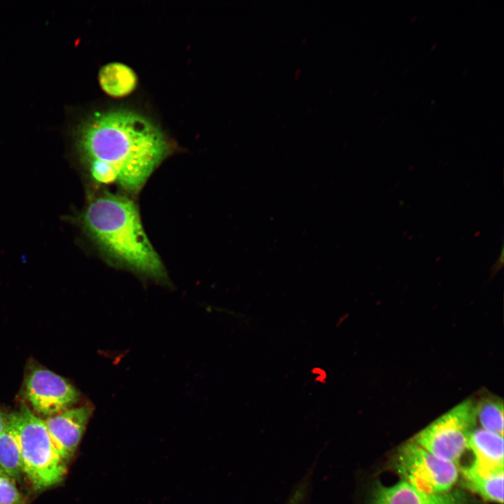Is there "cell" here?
Segmentation results:
<instances>
[{
  "label": "cell",
  "instance_id": "obj_1",
  "mask_svg": "<svg viewBox=\"0 0 504 504\" xmlns=\"http://www.w3.org/2000/svg\"><path fill=\"white\" fill-rule=\"evenodd\" d=\"M76 147L91 178L138 192L174 150L172 141L149 118L134 110L95 112L78 126Z\"/></svg>",
  "mask_w": 504,
  "mask_h": 504
},
{
  "label": "cell",
  "instance_id": "obj_2",
  "mask_svg": "<svg viewBox=\"0 0 504 504\" xmlns=\"http://www.w3.org/2000/svg\"><path fill=\"white\" fill-rule=\"evenodd\" d=\"M81 220L88 235L113 262L156 281L167 280L164 266L131 198L104 192L89 203Z\"/></svg>",
  "mask_w": 504,
  "mask_h": 504
},
{
  "label": "cell",
  "instance_id": "obj_3",
  "mask_svg": "<svg viewBox=\"0 0 504 504\" xmlns=\"http://www.w3.org/2000/svg\"><path fill=\"white\" fill-rule=\"evenodd\" d=\"M20 447L23 472L38 490L62 480L66 463L56 450L44 421L24 403L8 414Z\"/></svg>",
  "mask_w": 504,
  "mask_h": 504
},
{
  "label": "cell",
  "instance_id": "obj_4",
  "mask_svg": "<svg viewBox=\"0 0 504 504\" xmlns=\"http://www.w3.org/2000/svg\"><path fill=\"white\" fill-rule=\"evenodd\" d=\"M476 420L475 406L466 400L433 421L412 440L438 458L457 464L468 449Z\"/></svg>",
  "mask_w": 504,
  "mask_h": 504
},
{
  "label": "cell",
  "instance_id": "obj_5",
  "mask_svg": "<svg viewBox=\"0 0 504 504\" xmlns=\"http://www.w3.org/2000/svg\"><path fill=\"white\" fill-rule=\"evenodd\" d=\"M394 465L402 481L429 493L451 491L458 477L456 463L438 458L412 440L398 449Z\"/></svg>",
  "mask_w": 504,
  "mask_h": 504
},
{
  "label": "cell",
  "instance_id": "obj_6",
  "mask_svg": "<svg viewBox=\"0 0 504 504\" xmlns=\"http://www.w3.org/2000/svg\"><path fill=\"white\" fill-rule=\"evenodd\" d=\"M23 395L33 412L47 417L73 407L80 397L68 380L40 365L27 370Z\"/></svg>",
  "mask_w": 504,
  "mask_h": 504
},
{
  "label": "cell",
  "instance_id": "obj_7",
  "mask_svg": "<svg viewBox=\"0 0 504 504\" xmlns=\"http://www.w3.org/2000/svg\"><path fill=\"white\" fill-rule=\"evenodd\" d=\"M92 412V406L83 405L43 420L56 450L66 463L74 455Z\"/></svg>",
  "mask_w": 504,
  "mask_h": 504
},
{
  "label": "cell",
  "instance_id": "obj_8",
  "mask_svg": "<svg viewBox=\"0 0 504 504\" xmlns=\"http://www.w3.org/2000/svg\"><path fill=\"white\" fill-rule=\"evenodd\" d=\"M370 504H469V501L460 491L429 493L401 480L392 486L378 483L374 488Z\"/></svg>",
  "mask_w": 504,
  "mask_h": 504
},
{
  "label": "cell",
  "instance_id": "obj_9",
  "mask_svg": "<svg viewBox=\"0 0 504 504\" xmlns=\"http://www.w3.org/2000/svg\"><path fill=\"white\" fill-rule=\"evenodd\" d=\"M465 485L482 498L503 503V468H489L472 463L462 470Z\"/></svg>",
  "mask_w": 504,
  "mask_h": 504
},
{
  "label": "cell",
  "instance_id": "obj_10",
  "mask_svg": "<svg viewBox=\"0 0 504 504\" xmlns=\"http://www.w3.org/2000/svg\"><path fill=\"white\" fill-rule=\"evenodd\" d=\"M472 462L489 468H503V435L483 428L474 429L468 441Z\"/></svg>",
  "mask_w": 504,
  "mask_h": 504
},
{
  "label": "cell",
  "instance_id": "obj_11",
  "mask_svg": "<svg viewBox=\"0 0 504 504\" xmlns=\"http://www.w3.org/2000/svg\"><path fill=\"white\" fill-rule=\"evenodd\" d=\"M102 89L113 97L130 94L137 84V76L127 65L121 62H110L103 66L98 74Z\"/></svg>",
  "mask_w": 504,
  "mask_h": 504
},
{
  "label": "cell",
  "instance_id": "obj_12",
  "mask_svg": "<svg viewBox=\"0 0 504 504\" xmlns=\"http://www.w3.org/2000/svg\"><path fill=\"white\" fill-rule=\"evenodd\" d=\"M0 468L15 480L23 472L18 440L9 416L8 425L0 435Z\"/></svg>",
  "mask_w": 504,
  "mask_h": 504
},
{
  "label": "cell",
  "instance_id": "obj_13",
  "mask_svg": "<svg viewBox=\"0 0 504 504\" xmlns=\"http://www.w3.org/2000/svg\"><path fill=\"white\" fill-rule=\"evenodd\" d=\"M482 428L503 435V404L497 398L485 399L475 406Z\"/></svg>",
  "mask_w": 504,
  "mask_h": 504
},
{
  "label": "cell",
  "instance_id": "obj_14",
  "mask_svg": "<svg viewBox=\"0 0 504 504\" xmlns=\"http://www.w3.org/2000/svg\"><path fill=\"white\" fill-rule=\"evenodd\" d=\"M0 504H24L15 479L0 468Z\"/></svg>",
  "mask_w": 504,
  "mask_h": 504
},
{
  "label": "cell",
  "instance_id": "obj_15",
  "mask_svg": "<svg viewBox=\"0 0 504 504\" xmlns=\"http://www.w3.org/2000/svg\"><path fill=\"white\" fill-rule=\"evenodd\" d=\"M8 423V415H6L2 410H0V435L6 428Z\"/></svg>",
  "mask_w": 504,
  "mask_h": 504
}]
</instances>
